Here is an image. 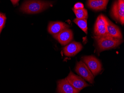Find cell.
<instances>
[{
  "label": "cell",
  "mask_w": 124,
  "mask_h": 93,
  "mask_svg": "<svg viewBox=\"0 0 124 93\" xmlns=\"http://www.w3.org/2000/svg\"><path fill=\"white\" fill-rule=\"evenodd\" d=\"M51 6L49 2L39 0H31L24 3L21 7V11L28 14L40 13Z\"/></svg>",
  "instance_id": "cell-1"
},
{
  "label": "cell",
  "mask_w": 124,
  "mask_h": 93,
  "mask_svg": "<svg viewBox=\"0 0 124 93\" xmlns=\"http://www.w3.org/2000/svg\"><path fill=\"white\" fill-rule=\"evenodd\" d=\"M94 38L97 43L99 50L101 51L116 48L123 42L122 39L113 37L110 35L94 36Z\"/></svg>",
  "instance_id": "cell-2"
},
{
  "label": "cell",
  "mask_w": 124,
  "mask_h": 93,
  "mask_svg": "<svg viewBox=\"0 0 124 93\" xmlns=\"http://www.w3.org/2000/svg\"><path fill=\"white\" fill-rule=\"evenodd\" d=\"M83 61L87 65L93 75H96L102 69V65L98 59L93 56L83 57Z\"/></svg>",
  "instance_id": "cell-3"
},
{
  "label": "cell",
  "mask_w": 124,
  "mask_h": 93,
  "mask_svg": "<svg viewBox=\"0 0 124 93\" xmlns=\"http://www.w3.org/2000/svg\"><path fill=\"white\" fill-rule=\"evenodd\" d=\"M76 72L91 84L94 83V77L87 65L82 61L77 63L75 68Z\"/></svg>",
  "instance_id": "cell-4"
},
{
  "label": "cell",
  "mask_w": 124,
  "mask_h": 93,
  "mask_svg": "<svg viewBox=\"0 0 124 93\" xmlns=\"http://www.w3.org/2000/svg\"><path fill=\"white\" fill-rule=\"evenodd\" d=\"M111 13L113 17L121 23H124V0H117L113 4L111 10Z\"/></svg>",
  "instance_id": "cell-5"
},
{
  "label": "cell",
  "mask_w": 124,
  "mask_h": 93,
  "mask_svg": "<svg viewBox=\"0 0 124 93\" xmlns=\"http://www.w3.org/2000/svg\"><path fill=\"white\" fill-rule=\"evenodd\" d=\"M66 78L74 87L80 91L85 87L90 86L81 77L75 75L71 71Z\"/></svg>",
  "instance_id": "cell-6"
},
{
  "label": "cell",
  "mask_w": 124,
  "mask_h": 93,
  "mask_svg": "<svg viewBox=\"0 0 124 93\" xmlns=\"http://www.w3.org/2000/svg\"><path fill=\"white\" fill-rule=\"evenodd\" d=\"M106 19L107 18L103 14H100L98 16L94 27V33L96 36L109 35L106 28Z\"/></svg>",
  "instance_id": "cell-7"
},
{
  "label": "cell",
  "mask_w": 124,
  "mask_h": 93,
  "mask_svg": "<svg viewBox=\"0 0 124 93\" xmlns=\"http://www.w3.org/2000/svg\"><path fill=\"white\" fill-rule=\"evenodd\" d=\"M53 37L57 40L62 45H66L73 39L72 31L69 28H66L58 34L54 35Z\"/></svg>",
  "instance_id": "cell-8"
},
{
  "label": "cell",
  "mask_w": 124,
  "mask_h": 93,
  "mask_svg": "<svg viewBox=\"0 0 124 93\" xmlns=\"http://www.w3.org/2000/svg\"><path fill=\"white\" fill-rule=\"evenodd\" d=\"M80 91L74 87L66 78L58 82L57 92L61 93H78Z\"/></svg>",
  "instance_id": "cell-9"
},
{
  "label": "cell",
  "mask_w": 124,
  "mask_h": 93,
  "mask_svg": "<svg viewBox=\"0 0 124 93\" xmlns=\"http://www.w3.org/2000/svg\"><path fill=\"white\" fill-rule=\"evenodd\" d=\"M83 46L81 43L73 41L66 46L64 48V55L68 57L76 55L82 50Z\"/></svg>",
  "instance_id": "cell-10"
},
{
  "label": "cell",
  "mask_w": 124,
  "mask_h": 93,
  "mask_svg": "<svg viewBox=\"0 0 124 93\" xmlns=\"http://www.w3.org/2000/svg\"><path fill=\"white\" fill-rule=\"evenodd\" d=\"M106 28L108 35L113 37L122 39V35L121 31L118 26L111 22L107 18Z\"/></svg>",
  "instance_id": "cell-11"
},
{
  "label": "cell",
  "mask_w": 124,
  "mask_h": 93,
  "mask_svg": "<svg viewBox=\"0 0 124 93\" xmlns=\"http://www.w3.org/2000/svg\"><path fill=\"white\" fill-rule=\"evenodd\" d=\"M69 26L61 21H51L49 23L48 26V32L51 34H56L61 31L69 28Z\"/></svg>",
  "instance_id": "cell-12"
},
{
  "label": "cell",
  "mask_w": 124,
  "mask_h": 93,
  "mask_svg": "<svg viewBox=\"0 0 124 93\" xmlns=\"http://www.w3.org/2000/svg\"><path fill=\"white\" fill-rule=\"evenodd\" d=\"M109 0H88L87 5L94 10H101L104 9Z\"/></svg>",
  "instance_id": "cell-13"
},
{
  "label": "cell",
  "mask_w": 124,
  "mask_h": 93,
  "mask_svg": "<svg viewBox=\"0 0 124 93\" xmlns=\"http://www.w3.org/2000/svg\"><path fill=\"white\" fill-rule=\"evenodd\" d=\"M73 21L83 31L87 34L88 28L87 19H78L76 18Z\"/></svg>",
  "instance_id": "cell-14"
},
{
  "label": "cell",
  "mask_w": 124,
  "mask_h": 93,
  "mask_svg": "<svg viewBox=\"0 0 124 93\" xmlns=\"http://www.w3.org/2000/svg\"><path fill=\"white\" fill-rule=\"evenodd\" d=\"M72 10L77 18L83 19H87V11L85 9L83 8L80 9H75L73 8Z\"/></svg>",
  "instance_id": "cell-15"
},
{
  "label": "cell",
  "mask_w": 124,
  "mask_h": 93,
  "mask_svg": "<svg viewBox=\"0 0 124 93\" xmlns=\"http://www.w3.org/2000/svg\"><path fill=\"white\" fill-rule=\"evenodd\" d=\"M6 19L7 18L5 15L2 13H0V34L5 23Z\"/></svg>",
  "instance_id": "cell-16"
},
{
  "label": "cell",
  "mask_w": 124,
  "mask_h": 93,
  "mask_svg": "<svg viewBox=\"0 0 124 93\" xmlns=\"http://www.w3.org/2000/svg\"><path fill=\"white\" fill-rule=\"evenodd\" d=\"M84 6L83 3L80 2L77 3L74 5V9H83Z\"/></svg>",
  "instance_id": "cell-17"
},
{
  "label": "cell",
  "mask_w": 124,
  "mask_h": 93,
  "mask_svg": "<svg viewBox=\"0 0 124 93\" xmlns=\"http://www.w3.org/2000/svg\"><path fill=\"white\" fill-rule=\"evenodd\" d=\"M11 0L12 4L14 5H17L18 3V2L19 0Z\"/></svg>",
  "instance_id": "cell-18"
}]
</instances>
